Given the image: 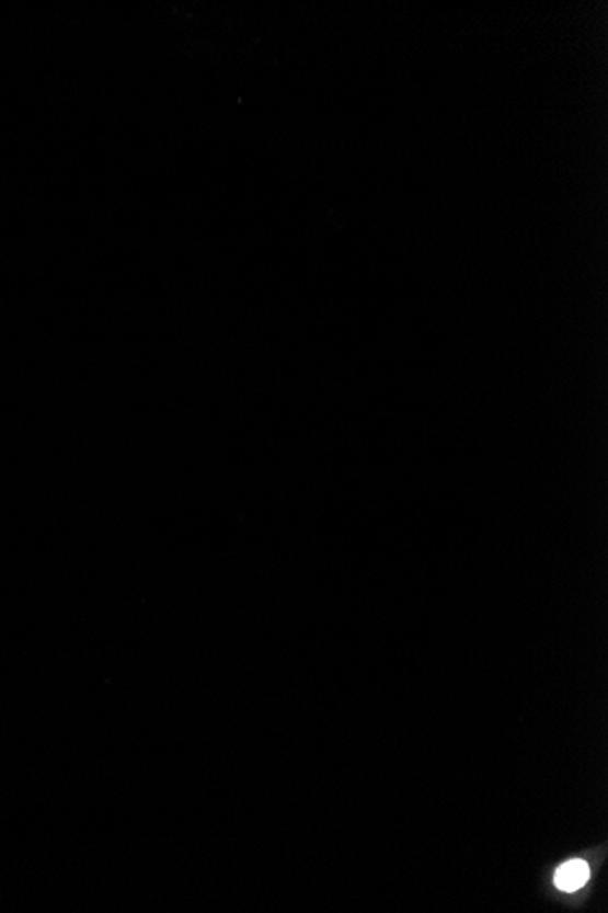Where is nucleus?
<instances>
[{
  "instance_id": "1",
  "label": "nucleus",
  "mask_w": 608,
  "mask_h": 913,
  "mask_svg": "<svg viewBox=\"0 0 608 913\" xmlns=\"http://www.w3.org/2000/svg\"><path fill=\"white\" fill-rule=\"evenodd\" d=\"M588 877H590V870H588L587 863L582 859H572L558 868L554 885L561 892H577L580 888L587 885Z\"/></svg>"
}]
</instances>
